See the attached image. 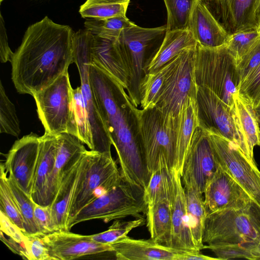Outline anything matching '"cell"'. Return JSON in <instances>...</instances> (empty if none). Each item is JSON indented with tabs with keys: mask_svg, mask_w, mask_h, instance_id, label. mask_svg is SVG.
Wrapping results in <instances>:
<instances>
[{
	"mask_svg": "<svg viewBox=\"0 0 260 260\" xmlns=\"http://www.w3.org/2000/svg\"><path fill=\"white\" fill-rule=\"evenodd\" d=\"M75 31L45 16L30 25L10 61L18 92L35 93L68 71L73 63Z\"/></svg>",
	"mask_w": 260,
	"mask_h": 260,
	"instance_id": "cell-1",
	"label": "cell"
},
{
	"mask_svg": "<svg viewBox=\"0 0 260 260\" xmlns=\"http://www.w3.org/2000/svg\"><path fill=\"white\" fill-rule=\"evenodd\" d=\"M117 38L94 35L90 46L91 63L102 69L127 92L130 72Z\"/></svg>",
	"mask_w": 260,
	"mask_h": 260,
	"instance_id": "cell-19",
	"label": "cell"
},
{
	"mask_svg": "<svg viewBox=\"0 0 260 260\" xmlns=\"http://www.w3.org/2000/svg\"><path fill=\"white\" fill-rule=\"evenodd\" d=\"M8 173L4 164L0 167V211L24 233L23 220L7 182Z\"/></svg>",
	"mask_w": 260,
	"mask_h": 260,
	"instance_id": "cell-38",
	"label": "cell"
},
{
	"mask_svg": "<svg viewBox=\"0 0 260 260\" xmlns=\"http://www.w3.org/2000/svg\"><path fill=\"white\" fill-rule=\"evenodd\" d=\"M7 182L23 218L24 233L28 235L40 234L34 217L36 203L21 189L11 176L8 175Z\"/></svg>",
	"mask_w": 260,
	"mask_h": 260,
	"instance_id": "cell-35",
	"label": "cell"
},
{
	"mask_svg": "<svg viewBox=\"0 0 260 260\" xmlns=\"http://www.w3.org/2000/svg\"><path fill=\"white\" fill-rule=\"evenodd\" d=\"M204 193L207 213L224 209L241 208L252 200L219 164Z\"/></svg>",
	"mask_w": 260,
	"mask_h": 260,
	"instance_id": "cell-17",
	"label": "cell"
},
{
	"mask_svg": "<svg viewBox=\"0 0 260 260\" xmlns=\"http://www.w3.org/2000/svg\"><path fill=\"white\" fill-rule=\"evenodd\" d=\"M172 194L160 198L147 206L146 213L150 239L167 246L172 231Z\"/></svg>",
	"mask_w": 260,
	"mask_h": 260,
	"instance_id": "cell-28",
	"label": "cell"
},
{
	"mask_svg": "<svg viewBox=\"0 0 260 260\" xmlns=\"http://www.w3.org/2000/svg\"><path fill=\"white\" fill-rule=\"evenodd\" d=\"M254 109L257 116L258 122L259 124H260V102Z\"/></svg>",
	"mask_w": 260,
	"mask_h": 260,
	"instance_id": "cell-50",
	"label": "cell"
},
{
	"mask_svg": "<svg viewBox=\"0 0 260 260\" xmlns=\"http://www.w3.org/2000/svg\"><path fill=\"white\" fill-rule=\"evenodd\" d=\"M197 103L199 126L224 137L239 148L240 141L232 107L210 89L201 86H198Z\"/></svg>",
	"mask_w": 260,
	"mask_h": 260,
	"instance_id": "cell-14",
	"label": "cell"
},
{
	"mask_svg": "<svg viewBox=\"0 0 260 260\" xmlns=\"http://www.w3.org/2000/svg\"><path fill=\"white\" fill-rule=\"evenodd\" d=\"M139 140L150 175L158 169L171 172L175 159L178 117L154 107H136Z\"/></svg>",
	"mask_w": 260,
	"mask_h": 260,
	"instance_id": "cell-3",
	"label": "cell"
},
{
	"mask_svg": "<svg viewBox=\"0 0 260 260\" xmlns=\"http://www.w3.org/2000/svg\"><path fill=\"white\" fill-rule=\"evenodd\" d=\"M121 176L111 154L87 150L81 160L67 225L84 207L93 201V193L98 187Z\"/></svg>",
	"mask_w": 260,
	"mask_h": 260,
	"instance_id": "cell-10",
	"label": "cell"
},
{
	"mask_svg": "<svg viewBox=\"0 0 260 260\" xmlns=\"http://www.w3.org/2000/svg\"><path fill=\"white\" fill-rule=\"evenodd\" d=\"M13 53L9 45L5 21L0 14V59L2 63L11 61Z\"/></svg>",
	"mask_w": 260,
	"mask_h": 260,
	"instance_id": "cell-47",
	"label": "cell"
},
{
	"mask_svg": "<svg viewBox=\"0 0 260 260\" xmlns=\"http://www.w3.org/2000/svg\"><path fill=\"white\" fill-rule=\"evenodd\" d=\"M93 38V35L85 28L75 32L73 62L76 64L79 73L82 95L92 136V150L110 154L112 142L89 80L90 46Z\"/></svg>",
	"mask_w": 260,
	"mask_h": 260,
	"instance_id": "cell-8",
	"label": "cell"
},
{
	"mask_svg": "<svg viewBox=\"0 0 260 260\" xmlns=\"http://www.w3.org/2000/svg\"><path fill=\"white\" fill-rule=\"evenodd\" d=\"M206 132L218 164L260 207V171L255 161L248 160L237 146L224 137L212 132Z\"/></svg>",
	"mask_w": 260,
	"mask_h": 260,
	"instance_id": "cell-12",
	"label": "cell"
},
{
	"mask_svg": "<svg viewBox=\"0 0 260 260\" xmlns=\"http://www.w3.org/2000/svg\"><path fill=\"white\" fill-rule=\"evenodd\" d=\"M203 242L210 245H240L252 250L260 242V207L251 200L241 208L207 213Z\"/></svg>",
	"mask_w": 260,
	"mask_h": 260,
	"instance_id": "cell-4",
	"label": "cell"
},
{
	"mask_svg": "<svg viewBox=\"0 0 260 260\" xmlns=\"http://www.w3.org/2000/svg\"><path fill=\"white\" fill-rule=\"evenodd\" d=\"M185 193L191 233L197 249L201 251L204 249V246L203 236L207 214L204 200L203 194L191 189H185Z\"/></svg>",
	"mask_w": 260,
	"mask_h": 260,
	"instance_id": "cell-31",
	"label": "cell"
},
{
	"mask_svg": "<svg viewBox=\"0 0 260 260\" xmlns=\"http://www.w3.org/2000/svg\"><path fill=\"white\" fill-rule=\"evenodd\" d=\"M237 91L248 99L254 109L260 102V64L239 84Z\"/></svg>",
	"mask_w": 260,
	"mask_h": 260,
	"instance_id": "cell-43",
	"label": "cell"
},
{
	"mask_svg": "<svg viewBox=\"0 0 260 260\" xmlns=\"http://www.w3.org/2000/svg\"><path fill=\"white\" fill-rule=\"evenodd\" d=\"M0 132L18 137L21 133L14 105L6 94L0 82Z\"/></svg>",
	"mask_w": 260,
	"mask_h": 260,
	"instance_id": "cell-39",
	"label": "cell"
},
{
	"mask_svg": "<svg viewBox=\"0 0 260 260\" xmlns=\"http://www.w3.org/2000/svg\"><path fill=\"white\" fill-rule=\"evenodd\" d=\"M56 138L54 185L57 193L64 178L80 161L87 150L77 137L68 133L60 134Z\"/></svg>",
	"mask_w": 260,
	"mask_h": 260,
	"instance_id": "cell-26",
	"label": "cell"
},
{
	"mask_svg": "<svg viewBox=\"0 0 260 260\" xmlns=\"http://www.w3.org/2000/svg\"><path fill=\"white\" fill-rule=\"evenodd\" d=\"M259 137H260V131H259Z\"/></svg>",
	"mask_w": 260,
	"mask_h": 260,
	"instance_id": "cell-53",
	"label": "cell"
},
{
	"mask_svg": "<svg viewBox=\"0 0 260 260\" xmlns=\"http://www.w3.org/2000/svg\"><path fill=\"white\" fill-rule=\"evenodd\" d=\"M134 24L126 16H120L106 19H86L84 25L95 36L114 39L119 37L123 29Z\"/></svg>",
	"mask_w": 260,
	"mask_h": 260,
	"instance_id": "cell-36",
	"label": "cell"
},
{
	"mask_svg": "<svg viewBox=\"0 0 260 260\" xmlns=\"http://www.w3.org/2000/svg\"><path fill=\"white\" fill-rule=\"evenodd\" d=\"M255 15L257 22L260 26V0L259 1L256 10Z\"/></svg>",
	"mask_w": 260,
	"mask_h": 260,
	"instance_id": "cell-51",
	"label": "cell"
},
{
	"mask_svg": "<svg viewBox=\"0 0 260 260\" xmlns=\"http://www.w3.org/2000/svg\"><path fill=\"white\" fill-rule=\"evenodd\" d=\"M199 126L197 98L189 96L183 104L178 115L175 159L173 170L179 173L181 175L193 133Z\"/></svg>",
	"mask_w": 260,
	"mask_h": 260,
	"instance_id": "cell-25",
	"label": "cell"
},
{
	"mask_svg": "<svg viewBox=\"0 0 260 260\" xmlns=\"http://www.w3.org/2000/svg\"><path fill=\"white\" fill-rule=\"evenodd\" d=\"M73 89L68 71L32 96L45 133L55 136L67 133L72 113Z\"/></svg>",
	"mask_w": 260,
	"mask_h": 260,
	"instance_id": "cell-11",
	"label": "cell"
},
{
	"mask_svg": "<svg viewBox=\"0 0 260 260\" xmlns=\"http://www.w3.org/2000/svg\"><path fill=\"white\" fill-rule=\"evenodd\" d=\"M259 0H214L221 24L230 35L260 28L255 13Z\"/></svg>",
	"mask_w": 260,
	"mask_h": 260,
	"instance_id": "cell-22",
	"label": "cell"
},
{
	"mask_svg": "<svg viewBox=\"0 0 260 260\" xmlns=\"http://www.w3.org/2000/svg\"><path fill=\"white\" fill-rule=\"evenodd\" d=\"M204 249L211 250L220 260L244 258L255 259L252 250L240 245H204Z\"/></svg>",
	"mask_w": 260,
	"mask_h": 260,
	"instance_id": "cell-42",
	"label": "cell"
},
{
	"mask_svg": "<svg viewBox=\"0 0 260 260\" xmlns=\"http://www.w3.org/2000/svg\"><path fill=\"white\" fill-rule=\"evenodd\" d=\"M197 45L183 50L175 57L166 77L155 106L165 114L178 117L186 99L189 96L197 98L198 86L194 72Z\"/></svg>",
	"mask_w": 260,
	"mask_h": 260,
	"instance_id": "cell-9",
	"label": "cell"
},
{
	"mask_svg": "<svg viewBox=\"0 0 260 260\" xmlns=\"http://www.w3.org/2000/svg\"><path fill=\"white\" fill-rule=\"evenodd\" d=\"M259 64L260 38L237 63L241 82L243 81Z\"/></svg>",
	"mask_w": 260,
	"mask_h": 260,
	"instance_id": "cell-44",
	"label": "cell"
},
{
	"mask_svg": "<svg viewBox=\"0 0 260 260\" xmlns=\"http://www.w3.org/2000/svg\"><path fill=\"white\" fill-rule=\"evenodd\" d=\"M167 31V24L154 28H144L134 24L123 29L117 38L130 72L127 93L136 107L140 106L139 87L145 75V64L160 47Z\"/></svg>",
	"mask_w": 260,
	"mask_h": 260,
	"instance_id": "cell-7",
	"label": "cell"
},
{
	"mask_svg": "<svg viewBox=\"0 0 260 260\" xmlns=\"http://www.w3.org/2000/svg\"><path fill=\"white\" fill-rule=\"evenodd\" d=\"M43 235L40 233L26 234L28 259L50 260L48 249L44 240Z\"/></svg>",
	"mask_w": 260,
	"mask_h": 260,
	"instance_id": "cell-45",
	"label": "cell"
},
{
	"mask_svg": "<svg viewBox=\"0 0 260 260\" xmlns=\"http://www.w3.org/2000/svg\"><path fill=\"white\" fill-rule=\"evenodd\" d=\"M81 160L64 178L50 206L54 232L68 231L69 213L80 171Z\"/></svg>",
	"mask_w": 260,
	"mask_h": 260,
	"instance_id": "cell-29",
	"label": "cell"
},
{
	"mask_svg": "<svg viewBox=\"0 0 260 260\" xmlns=\"http://www.w3.org/2000/svg\"><path fill=\"white\" fill-rule=\"evenodd\" d=\"M252 252L255 257L256 259H260V242L255 247L252 249Z\"/></svg>",
	"mask_w": 260,
	"mask_h": 260,
	"instance_id": "cell-49",
	"label": "cell"
},
{
	"mask_svg": "<svg viewBox=\"0 0 260 260\" xmlns=\"http://www.w3.org/2000/svg\"><path fill=\"white\" fill-rule=\"evenodd\" d=\"M217 257H212L204 255L200 252H186L179 251L177 260H217Z\"/></svg>",
	"mask_w": 260,
	"mask_h": 260,
	"instance_id": "cell-48",
	"label": "cell"
},
{
	"mask_svg": "<svg viewBox=\"0 0 260 260\" xmlns=\"http://www.w3.org/2000/svg\"><path fill=\"white\" fill-rule=\"evenodd\" d=\"M130 0H86L79 12L86 19H106L126 16Z\"/></svg>",
	"mask_w": 260,
	"mask_h": 260,
	"instance_id": "cell-33",
	"label": "cell"
},
{
	"mask_svg": "<svg viewBox=\"0 0 260 260\" xmlns=\"http://www.w3.org/2000/svg\"><path fill=\"white\" fill-rule=\"evenodd\" d=\"M49 251L50 260H70L110 252V244L95 242L87 235L74 234L70 231H57L43 235Z\"/></svg>",
	"mask_w": 260,
	"mask_h": 260,
	"instance_id": "cell-18",
	"label": "cell"
},
{
	"mask_svg": "<svg viewBox=\"0 0 260 260\" xmlns=\"http://www.w3.org/2000/svg\"><path fill=\"white\" fill-rule=\"evenodd\" d=\"M260 38V28L249 29L229 36L226 45L237 63Z\"/></svg>",
	"mask_w": 260,
	"mask_h": 260,
	"instance_id": "cell-41",
	"label": "cell"
},
{
	"mask_svg": "<svg viewBox=\"0 0 260 260\" xmlns=\"http://www.w3.org/2000/svg\"><path fill=\"white\" fill-rule=\"evenodd\" d=\"M173 184L172 198V231L168 247L186 252H200L193 241L186 210L185 189L181 175L173 170L171 172Z\"/></svg>",
	"mask_w": 260,
	"mask_h": 260,
	"instance_id": "cell-20",
	"label": "cell"
},
{
	"mask_svg": "<svg viewBox=\"0 0 260 260\" xmlns=\"http://www.w3.org/2000/svg\"><path fill=\"white\" fill-rule=\"evenodd\" d=\"M144 223L143 217L137 218L136 219L129 221L115 220L107 231L87 236L90 239L95 242L110 244L118 239L127 236L131 231L143 225Z\"/></svg>",
	"mask_w": 260,
	"mask_h": 260,
	"instance_id": "cell-40",
	"label": "cell"
},
{
	"mask_svg": "<svg viewBox=\"0 0 260 260\" xmlns=\"http://www.w3.org/2000/svg\"><path fill=\"white\" fill-rule=\"evenodd\" d=\"M89 80L103 121L117 153L124 181L148 185V170L140 142L136 108L126 91L98 66L89 64Z\"/></svg>",
	"mask_w": 260,
	"mask_h": 260,
	"instance_id": "cell-2",
	"label": "cell"
},
{
	"mask_svg": "<svg viewBox=\"0 0 260 260\" xmlns=\"http://www.w3.org/2000/svg\"><path fill=\"white\" fill-rule=\"evenodd\" d=\"M34 217L41 234L47 235L54 232L50 206H43L36 204Z\"/></svg>",
	"mask_w": 260,
	"mask_h": 260,
	"instance_id": "cell-46",
	"label": "cell"
},
{
	"mask_svg": "<svg viewBox=\"0 0 260 260\" xmlns=\"http://www.w3.org/2000/svg\"><path fill=\"white\" fill-rule=\"evenodd\" d=\"M219 164L208 134L199 126L194 131L181 174L185 189L203 194Z\"/></svg>",
	"mask_w": 260,
	"mask_h": 260,
	"instance_id": "cell-13",
	"label": "cell"
},
{
	"mask_svg": "<svg viewBox=\"0 0 260 260\" xmlns=\"http://www.w3.org/2000/svg\"><path fill=\"white\" fill-rule=\"evenodd\" d=\"M39 147L40 137L31 133L15 142L3 163L8 175L30 198Z\"/></svg>",
	"mask_w": 260,
	"mask_h": 260,
	"instance_id": "cell-15",
	"label": "cell"
},
{
	"mask_svg": "<svg viewBox=\"0 0 260 260\" xmlns=\"http://www.w3.org/2000/svg\"><path fill=\"white\" fill-rule=\"evenodd\" d=\"M56 151V136L45 133L40 137L39 152L31 198L41 206H50L56 193L54 185Z\"/></svg>",
	"mask_w": 260,
	"mask_h": 260,
	"instance_id": "cell-16",
	"label": "cell"
},
{
	"mask_svg": "<svg viewBox=\"0 0 260 260\" xmlns=\"http://www.w3.org/2000/svg\"><path fill=\"white\" fill-rule=\"evenodd\" d=\"M4 0H0V2L2 3Z\"/></svg>",
	"mask_w": 260,
	"mask_h": 260,
	"instance_id": "cell-52",
	"label": "cell"
},
{
	"mask_svg": "<svg viewBox=\"0 0 260 260\" xmlns=\"http://www.w3.org/2000/svg\"><path fill=\"white\" fill-rule=\"evenodd\" d=\"M117 260H177L178 251L152 239L127 236L110 244Z\"/></svg>",
	"mask_w": 260,
	"mask_h": 260,
	"instance_id": "cell-23",
	"label": "cell"
},
{
	"mask_svg": "<svg viewBox=\"0 0 260 260\" xmlns=\"http://www.w3.org/2000/svg\"><path fill=\"white\" fill-rule=\"evenodd\" d=\"M204 0H164L167 12V31L188 29L191 15Z\"/></svg>",
	"mask_w": 260,
	"mask_h": 260,
	"instance_id": "cell-34",
	"label": "cell"
},
{
	"mask_svg": "<svg viewBox=\"0 0 260 260\" xmlns=\"http://www.w3.org/2000/svg\"><path fill=\"white\" fill-rule=\"evenodd\" d=\"M171 172L160 168L151 175L144 191L147 206L153 205L160 198L172 194Z\"/></svg>",
	"mask_w": 260,
	"mask_h": 260,
	"instance_id": "cell-37",
	"label": "cell"
},
{
	"mask_svg": "<svg viewBox=\"0 0 260 260\" xmlns=\"http://www.w3.org/2000/svg\"><path fill=\"white\" fill-rule=\"evenodd\" d=\"M175 57L157 70L145 74L139 87L140 109L147 110L155 107L165 80L174 64Z\"/></svg>",
	"mask_w": 260,
	"mask_h": 260,
	"instance_id": "cell-30",
	"label": "cell"
},
{
	"mask_svg": "<svg viewBox=\"0 0 260 260\" xmlns=\"http://www.w3.org/2000/svg\"><path fill=\"white\" fill-rule=\"evenodd\" d=\"M197 44L189 29L167 31L158 50L146 61L144 68V74L157 70L183 50L196 46Z\"/></svg>",
	"mask_w": 260,
	"mask_h": 260,
	"instance_id": "cell-27",
	"label": "cell"
},
{
	"mask_svg": "<svg viewBox=\"0 0 260 260\" xmlns=\"http://www.w3.org/2000/svg\"><path fill=\"white\" fill-rule=\"evenodd\" d=\"M144 189L123 180L104 195L84 207L68 223V231L83 221L100 219L105 222L128 216L143 217L147 205Z\"/></svg>",
	"mask_w": 260,
	"mask_h": 260,
	"instance_id": "cell-6",
	"label": "cell"
},
{
	"mask_svg": "<svg viewBox=\"0 0 260 260\" xmlns=\"http://www.w3.org/2000/svg\"><path fill=\"white\" fill-rule=\"evenodd\" d=\"M67 133L77 137L92 150V136L80 86L73 89L72 113Z\"/></svg>",
	"mask_w": 260,
	"mask_h": 260,
	"instance_id": "cell-32",
	"label": "cell"
},
{
	"mask_svg": "<svg viewBox=\"0 0 260 260\" xmlns=\"http://www.w3.org/2000/svg\"><path fill=\"white\" fill-rule=\"evenodd\" d=\"M188 29L197 43L206 47L225 44L230 36L204 1L196 6L191 15Z\"/></svg>",
	"mask_w": 260,
	"mask_h": 260,
	"instance_id": "cell-24",
	"label": "cell"
},
{
	"mask_svg": "<svg viewBox=\"0 0 260 260\" xmlns=\"http://www.w3.org/2000/svg\"><path fill=\"white\" fill-rule=\"evenodd\" d=\"M233 117L239 136V149L250 161H253V149L260 145V128L250 101L238 91L233 96Z\"/></svg>",
	"mask_w": 260,
	"mask_h": 260,
	"instance_id": "cell-21",
	"label": "cell"
},
{
	"mask_svg": "<svg viewBox=\"0 0 260 260\" xmlns=\"http://www.w3.org/2000/svg\"><path fill=\"white\" fill-rule=\"evenodd\" d=\"M194 72L198 86L207 88L232 107L241 82L237 63L225 44L206 47L197 44Z\"/></svg>",
	"mask_w": 260,
	"mask_h": 260,
	"instance_id": "cell-5",
	"label": "cell"
}]
</instances>
